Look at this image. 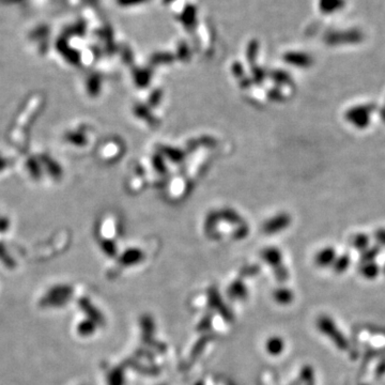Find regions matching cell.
<instances>
[{
  "instance_id": "cell-1",
  "label": "cell",
  "mask_w": 385,
  "mask_h": 385,
  "mask_svg": "<svg viewBox=\"0 0 385 385\" xmlns=\"http://www.w3.org/2000/svg\"><path fill=\"white\" fill-rule=\"evenodd\" d=\"M326 44L331 46L357 44L364 40V34L358 29L332 31L324 38Z\"/></svg>"
},
{
  "instance_id": "cell-2",
  "label": "cell",
  "mask_w": 385,
  "mask_h": 385,
  "mask_svg": "<svg viewBox=\"0 0 385 385\" xmlns=\"http://www.w3.org/2000/svg\"><path fill=\"white\" fill-rule=\"evenodd\" d=\"M376 109L374 104H366L348 109L346 119L358 128H365L370 123V115Z\"/></svg>"
},
{
  "instance_id": "cell-3",
  "label": "cell",
  "mask_w": 385,
  "mask_h": 385,
  "mask_svg": "<svg viewBox=\"0 0 385 385\" xmlns=\"http://www.w3.org/2000/svg\"><path fill=\"white\" fill-rule=\"evenodd\" d=\"M318 327L321 332L326 334L327 336H330L332 339H334L335 342L337 343V346L339 348H346V340H344L339 335L338 331L336 330V327L330 318H327L325 316L320 317L318 319Z\"/></svg>"
},
{
  "instance_id": "cell-4",
  "label": "cell",
  "mask_w": 385,
  "mask_h": 385,
  "mask_svg": "<svg viewBox=\"0 0 385 385\" xmlns=\"http://www.w3.org/2000/svg\"><path fill=\"white\" fill-rule=\"evenodd\" d=\"M208 299H209V306L219 311L223 316V318L226 321L232 320V314L227 308L226 305L223 302L219 291L215 288H212L208 292Z\"/></svg>"
},
{
  "instance_id": "cell-5",
  "label": "cell",
  "mask_w": 385,
  "mask_h": 385,
  "mask_svg": "<svg viewBox=\"0 0 385 385\" xmlns=\"http://www.w3.org/2000/svg\"><path fill=\"white\" fill-rule=\"evenodd\" d=\"M266 350L272 356H278L285 350V340L279 336H271L266 342Z\"/></svg>"
},
{
  "instance_id": "cell-6",
  "label": "cell",
  "mask_w": 385,
  "mask_h": 385,
  "mask_svg": "<svg viewBox=\"0 0 385 385\" xmlns=\"http://www.w3.org/2000/svg\"><path fill=\"white\" fill-rule=\"evenodd\" d=\"M346 0H319L320 11L324 14H332L342 10Z\"/></svg>"
},
{
  "instance_id": "cell-7",
  "label": "cell",
  "mask_w": 385,
  "mask_h": 385,
  "mask_svg": "<svg viewBox=\"0 0 385 385\" xmlns=\"http://www.w3.org/2000/svg\"><path fill=\"white\" fill-rule=\"evenodd\" d=\"M227 293L229 295V298H231L235 301L245 300L248 294L245 285L242 282H240V280H236V282H234L229 286Z\"/></svg>"
},
{
  "instance_id": "cell-8",
  "label": "cell",
  "mask_w": 385,
  "mask_h": 385,
  "mask_svg": "<svg viewBox=\"0 0 385 385\" xmlns=\"http://www.w3.org/2000/svg\"><path fill=\"white\" fill-rule=\"evenodd\" d=\"M273 299L280 305H289L294 299L293 292L288 288H278L273 291Z\"/></svg>"
},
{
  "instance_id": "cell-9",
  "label": "cell",
  "mask_w": 385,
  "mask_h": 385,
  "mask_svg": "<svg viewBox=\"0 0 385 385\" xmlns=\"http://www.w3.org/2000/svg\"><path fill=\"white\" fill-rule=\"evenodd\" d=\"M286 60L289 63H292L294 66H298V67H309L312 62L310 56L303 53L288 54L286 55Z\"/></svg>"
},
{
  "instance_id": "cell-10",
  "label": "cell",
  "mask_w": 385,
  "mask_h": 385,
  "mask_svg": "<svg viewBox=\"0 0 385 385\" xmlns=\"http://www.w3.org/2000/svg\"><path fill=\"white\" fill-rule=\"evenodd\" d=\"M336 257V253L331 247H327L325 250L321 251L317 256H316V263L319 267H327L328 264H331Z\"/></svg>"
},
{
  "instance_id": "cell-11",
  "label": "cell",
  "mask_w": 385,
  "mask_h": 385,
  "mask_svg": "<svg viewBox=\"0 0 385 385\" xmlns=\"http://www.w3.org/2000/svg\"><path fill=\"white\" fill-rule=\"evenodd\" d=\"M262 258L266 260L268 263H270L272 267H274L276 269L280 268V261H282V256H280V253L275 250V248H270V250L264 251L262 253Z\"/></svg>"
},
{
  "instance_id": "cell-12",
  "label": "cell",
  "mask_w": 385,
  "mask_h": 385,
  "mask_svg": "<svg viewBox=\"0 0 385 385\" xmlns=\"http://www.w3.org/2000/svg\"><path fill=\"white\" fill-rule=\"evenodd\" d=\"M142 259V254L138 250H133V251H128L122 256V263L125 264V266H131V264L138 263Z\"/></svg>"
},
{
  "instance_id": "cell-13",
  "label": "cell",
  "mask_w": 385,
  "mask_h": 385,
  "mask_svg": "<svg viewBox=\"0 0 385 385\" xmlns=\"http://www.w3.org/2000/svg\"><path fill=\"white\" fill-rule=\"evenodd\" d=\"M125 378L121 369H115L109 373L108 385H124Z\"/></svg>"
},
{
  "instance_id": "cell-14",
  "label": "cell",
  "mask_w": 385,
  "mask_h": 385,
  "mask_svg": "<svg viewBox=\"0 0 385 385\" xmlns=\"http://www.w3.org/2000/svg\"><path fill=\"white\" fill-rule=\"evenodd\" d=\"M368 244H369V238L364 234H358L352 238V245L354 246L356 250H359V251L366 250Z\"/></svg>"
},
{
  "instance_id": "cell-15",
  "label": "cell",
  "mask_w": 385,
  "mask_h": 385,
  "mask_svg": "<svg viewBox=\"0 0 385 385\" xmlns=\"http://www.w3.org/2000/svg\"><path fill=\"white\" fill-rule=\"evenodd\" d=\"M378 272H379L378 266L372 262L365 263L362 268L363 275L367 278H374L376 275H378Z\"/></svg>"
},
{
  "instance_id": "cell-16",
  "label": "cell",
  "mask_w": 385,
  "mask_h": 385,
  "mask_svg": "<svg viewBox=\"0 0 385 385\" xmlns=\"http://www.w3.org/2000/svg\"><path fill=\"white\" fill-rule=\"evenodd\" d=\"M349 263H350L349 257L347 255H343L335 261L334 269L336 272H343L344 270H347V268L349 267Z\"/></svg>"
},
{
  "instance_id": "cell-17",
  "label": "cell",
  "mask_w": 385,
  "mask_h": 385,
  "mask_svg": "<svg viewBox=\"0 0 385 385\" xmlns=\"http://www.w3.org/2000/svg\"><path fill=\"white\" fill-rule=\"evenodd\" d=\"M380 253V250L379 247H371V248H368V250H366L362 256V259L364 262H371L374 257L378 256V254Z\"/></svg>"
},
{
  "instance_id": "cell-18",
  "label": "cell",
  "mask_w": 385,
  "mask_h": 385,
  "mask_svg": "<svg viewBox=\"0 0 385 385\" xmlns=\"http://www.w3.org/2000/svg\"><path fill=\"white\" fill-rule=\"evenodd\" d=\"M80 327H82V332L85 333V335H88V334H91L95 330V323H92L90 321H87V322H84Z\"/></svg>"
},
{
  "instance_id": "cell-19",
  "label": "cell",
  "mask_w": 385,
  "mask_h": 385,
  "mask_svg": "<svg viewBox=\"0 0 385 385\" xmlns=\"http://www.w3.org/2000/svg\"><path fill=\"white\" fill-rule=\"evenodd\" d=\"M374 238L379 243L385 245V229H378L374 232Z\"/></svg>"
},
{
  "instance_id": "cell-20",
  "label": "cell",
  "mask_w": 385,
  "mask_h": 385,
  "mask_svg": "<svg viewBox=\"0 0 385 385\" xmlns=\"http://www.w3.org/2000/svg\"><path fill=\"white\" fill-rule=\"evenodd\" d=\"M144 2H148V0H118V4L122 6H132V5H139Z\"/></svg>"
},
{
  "instance_id": "cell-21",
  "label": "cell",
  "mask_w": 385,
  "mask_h": 385,
  "mask_svg": "<svg viewBox=\"0 0 385 385\" xmlns=\"http://www.w3.org/2000/svg\"><path fill=\"white\" fill-rule=\"evenodd\" d=\"M211 324V319L207 317L205 318V320L203 321L202 323H200V326L198 327V331H203V330H207V328H209V326H210Z\"/></svg>"
},
{
  "instance_id": "cell-22",
  "label": "cell",
  "mask_w": 385,
  "mask_h": 385,
  "mask_svg": "<svg viewBox=\"0 0 385 385\" xmlns=\"http://www.w3.org/2000/svg\"><path fill=\"white\" fill-rule=\"evenodd\" d=\"M380 117L383 120V122H385V107L380 109Z\"/></svg>"
}]
</instances>
